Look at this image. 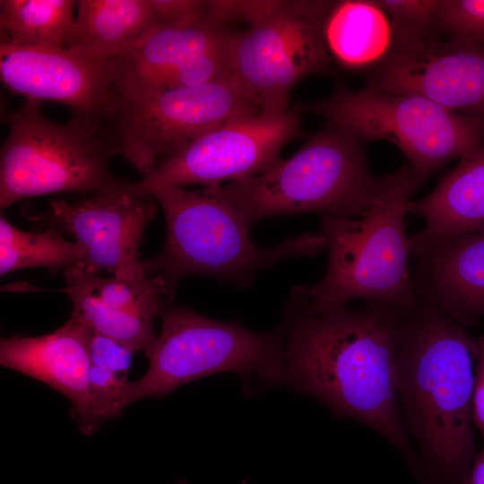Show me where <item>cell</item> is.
<instances>
[{"label": "cell", "mask_w": 484, "mask_h": 484, "mask_svg": "<svg viewBox=\"0 0 484 484\" xmlns=\"http://www.w3.org/2000/svg\"><path fill=\"white\" fill-rule=\"evenodd\" d=\"M407 308L366 302L309 310L290 300L278 385L309 395L336 415L387 440L422 479L399 404L397 355Z\"/></svg>", "instance_id": "6da1fadb"}, {"label": "cell", "mask_w": 484, "mask_h": 484, "mask_svg": "<svg viewBox=\"0 0 484 484\" xmlns=\"http://www.w3.org/2000/svg\"><path fill=\"white\" fill-rule=\"evenodd\" d=\"M417 296L402 327L399 404L423 480L465 484L476 454L473 393L479 339L433 299Z\"/></svg>", "instance_id": "7a4b0ae2"}, {"label": "cell", "mask_w": 484, "mask_h": 484, "mask_svg": "<svg viewBox=\"0 0 484 484\" xmlns=\"http://www.w3.org/2000/svg\"><path fill=\"white\" fill-rule=\"evenodd\" d=\"M407 163L384 175L381 195L362 213L344 218L321 216V233L329 251L323 280L298 286L292 299L309 310L346 306L355 299L410 308L418 301L405 216L415 191Z\"/></svg>", "instance_id": "3957f363"}, {"label": "cell", "mask_w": 484, "mask_h": 484, "mask_svg": "<svg viewBox=\"0 0 484 484\" xmlns=\"http://www.w3.org/2000/svg\"><path fill=\"white\" fill-rule=\"evenodd\" d=\"M151 194L163 210L166 238L160 253L142 264L148 276L166 284L170 300L177 285L189 275L204 274L244 287L257 272L281 260L314 256L326 248L321 232L290 237L269 248L256 246L223 185L194 191L162 186Z\"/></svg>", "instance_id": "277c9868"}, {"label": "cell", "mask_w": 484, "mask_h": 484, "mask_svg": "<svg viewBox=\"0 0 484 484\" xmlns=\"http://www.w3.org/2000/svg\"><path fill=\"white\" fill-rule=\"evenodd\" d=\"M360 143L327 125L291 157L223 189L251 228L279 215L317 212L332 218L362 213L381 195Z\"/></svg>", "instance_id": "5b68a950"}, {"label": "cell", "mask_w": 484, "mask_h": 484, "mask_svg": "<svg viewBox=\"0 0 484 484\" xmlns=\"http://www.w3.org/2000/svg\"><path fill=\"white\" fill-rule=\"evenodd\" d=\"M161 331L145 351L149 367L128 381L118 405L124 409L144 398H160L208 375L232 372L250 392L279 383L286 346L284 325L264 333L238 320L219 322L189 308L166 305Z\"/></svg>", "instance_id": "8992f818"}, {"label": "cell", "mask_w": 484, "mask_h": 484, "mask_svg": "<svg viewBox=\"0 0 484 484\" xmlns=\"http://www.w3.org/2000/svg\"><path fill=\"white\" fill-rule=\"evenodd\" d=\"M297 109L323 117L359 143H393L406 156L416 188L450 160L484 146V118L416 94L340 87Z\"/></svg>", "instance_id": "52a82bcc"}, {"label": "cell", "mask_w": 484, "mask_h": 484, "mask_svg": "<svg viewBox=\"0 0 484 484\" xmlns=\"http://www.w3.org/2000/svg\"><path fill=\"white\" fill-rule=\"evenodd\" d=\"M261 112L232 74L199 86L119 91L96 128L115 154L150 176L169 157L203 134Z\"/></svg>", "instance_id": "ba28073f"}, {"label": "cell", "mask_w": 484, "mask_h": 484, "mask_svg": "<svg viewBox=\"0 0 484 484\" xmlns=\"http://www.w3.org/2000/svg\"><path fill=\"white\" fill-rule=\"evenodd\" d=\"M39 104L25 99L8 117L0 152L1 209L50 194H96L126 180L112 172L116 154L94 125L73 116L51 121Z\"/></svg>", "instance_id": "9c48e42d"}, {"label": "cell", "mask_w": 484, "mask_h": 484, "mask_svg": "<svg viewBox=\"0 0 484 484\" xmlns=\"http://www.w3.org/2000/svg\"><path fill=\"white\" fill-rule=\"evenodd\" d=\"M333 1H242L239 18L249 27L233 33L230 72L262 112L288 109L293 87L304 77L330 73L324 36Z\"/></svg>", "instance_id": "30bf717a"}, {"label": "cell", "mask_w": 484, "mask_h": 484, "mask_svg": "<svg viewBox=\"0 0 484 484\" xmlns=\"http://www.w3.org/2000/svg\"><path fill=\"white\" fill-rule=\"evenodd\" d=\"M297 108L280 113L259 112L196 139L165 158L134 187L143 194L162 186H219L262 174L281 160L280 151L303 135Z\"/></svg>", "instance_id": "8fae6325"}, {"label": "cell", "mask_w": 484, "mask_h": 484, "mask_svg": "<svg viewBox=\"0 0 484 484\" xmlns=\"http://www.w3.org/2000/svg\"><path fill=\"white\" fill-rule=\"evenodd\" d=\"M158 203L149 194L123 184L75 202L52 201L35 221L65 231L83 252L82 269L135 280L147 274L140 259L143 231L154 219Z\"/></svg>", "instance_id": "7c38bea8"}, {"label": "cell", "mask_w": 484, "mask_h": 484, "mask_svg": "<svg viewBox=\"0 0 484 484\" xmlns=\"http://www.w3.org/2000/svg\"><path fill=\"white\" fill-rule=\"evenodd\" d=\"M366 89L422 96L455 113L484 118V45L436 33L395 43Z\"/></svg>", "instance_id": "4fadbf2b"}, {"label": "cell", "mask_w": 484, "mask_h": 484, "mask_svg": "<svg viewBox=\"0 0 484 484\" xmlns=\"http://www.w3.org/2000/svg\"><path fill=\"white\" fill-rule=\"evenodd\" d=\"M0 78L25 99L52 100L95 126L117 93L115 59L93 58L71 48L0 43Z\"/></svg>", "instance_id": "5bb4252c"}, {"label": "cell", "mask_w": 484, "mask_h": 484, "mask_svg": "<svg viewBox=\"0 0 484 484\" xmlns=\"http://www.w3.org/2000/svg\"><path fill=\"white\" fill-rule=\"evenodd\" d=\"M61 291L71 300L72 316L93 332L116 339L135 351H147L155 342L153 320L170 299L166 284L146 275L125 280L74 268L63 272Z\"/></svg>", "instance_id": "9a60e30c"}, {"label": "cell", "mask_w": 484, "mask_h": 484, "mask_svg": "<svg viewBox=\"0 0 484 484\" xmlns=\"http://www.w3.org/2000/svg\"><path fill=\"white\" fill-rule=\"evenodd\" d=\"M92 333L71 315L51 333L1 338L0 364L65 395L72 403L71 416L80 423L91 399L89 346Z\"/></svg>", "instance_id": "2e32d148"}, {"label": "cell", "mask_w": 484, "mask_h": 484, "mask_svg": "<svg viewBox=\"0 0 484 484\" xmlns=\"http://www.w3.org/2000/svg\"><path fill=\"white\" fill-rule=\"evenodd\" d=\"M415 258L416 293L466 328L478 324L484 317V230L446 240Z\"/></svg>", "instance_id": "e0dca14e"}, {"label": "cell", "mask_w": 484, "mask_h": 484, "mask_svg": "<svg viewBox=\"0 0 484 484\" xmlns=\"http://www.w3.org/2000/svg\"><path fill=\"white\" fill-rule=\"evenodd\" d=\"M407 213L424 220L410 238L412 256L451 238L484 230V146L460 162L426 196L411 200Z\"/></svg>", "instance_id": "ac0fdd59"}, {"label": "cell", "mask_w": 484, "mask_h": 484, "mask_svg": "<svg viewBox=\"0 0 484 484\" xmlns=\"http://www.w3.org/2000/svg\"><path fill=\"white\" fill-rule=\"evenodd\" d=\"M159 27L151 0H79L67 48L93 58L117 59Z\"/></svg>", "instance_id": "d6986e66"}, {"label": "cell", "mask_w": 484, "mask_h": 484, "mask_svg": "<svg viewBox=\"0 0 484 484\" xmlns=\"http://www.w3.org/2000/svg\"><path fill=\"white\" fill-rule=\"evenodd\" d=\"M232 34L209 15L187 25L159 27L115 59L117 90L140 86L193 56L220 48Z\"/></svg>", "instance_id": "ffe728a7"}, {"label": "cell", "mask_w": 484, "mask_h": 484, "mask_svg": "<svg viewBox=\"0 0 484 484\" xmlns=\"http://www.w3.org/2000/svg\"><path fill=\"white\" fill-rule=\"evenodd\" d=\"M324 36L331 56L350 69L378 66L395 46L392 22L376 0L333 1Z\"/></svg>", "instance_id": "44dd1931"}, {"label": "cell", "mask_w": 484, "mask_h": 484, "mask_svg": "<svg viewBox=\"0 0 484 484\" xmlns=\"http://www.w3.org/2000/svg\"><path fill=\"white\" fill-rule=\"evenodd\" d=\"M76 8L73 0H1L0 43L68 48Z\"/></svg>", "instance_id": "7402d4cb"}, {"label": "cell", "mask_w": 484, "mask_h": 484, "mask_svg": "<svg viewBox=\"0 0 484 484\" xmlns=\"http://www.w3.org/2000/svg\"><path fill=\"white\" fill-rule=\"evenodd\" d=\"M30 267H46L52 272L83 267V252L77 242L66 240L49 228L39 232L23 231L0 217V274Z\"/></svg>", "instance_id": "603a6c76"}, {"label": "cell", "mask_w": 484, "mask_h": 484, "mask_svg": "<svg viewBox=\"0 0 484 484\" xmlns=\"http://www.w3.org/2000/svg\"><path fill=\"white\" fill-rule=\"evenodd\" d=\"M230 39L226 45L193 56L140 86L118 91L194 87L231 74Z\"/></svg>", "instance_id": "cb8c5ba5"}, {"label": "cell", "mask_w": 484, "mask_h": 484, "mask_svg": "<svg viewBox=\"0 0 484 484\" xmlns=\"http://www.w3.org/2000/svg\"><path fill=\"white\" fill-rule=\"evenodd\" d=\"M388 15L395 43L436 33L442 0H376Z\"/></svg>", "instance_id": "d4e9b609"}, {"label": "cell", "mask_w": 484, "mask_h": 484, "mask_svg": "<svg viewBox=\"0 0 484 484\" xmlns=\"http://www.w3.org/2000/svg\"><path fill=\"white\" fill-rule=\"evenodd\" d=\"M127 382L126 376L91 366L89 409L85 418L78 423L84 435L91 436L106 420L119 416L118 405Z\"/></svg>", "instance_id": "484cf974"}, {"label": "cell", "mask_w": 484, "mask_h": 484, "mask_svg": "<svg viewBox=\"0 0 484 484\" xmlns=\"http://www.w3.org/2000/svg\"><path fill=\"white\" fill-rule=\"evenodd\" d=\"M436 26L448 37L484 45V0H442Z\"/></svg>", "instance_id": "4316f807"}, {"label": "cell", "mask_w": 484, "mask_h": 484, "mask_svg": "<svg viewBox=\"0 0 484 484\" xmlns=\"http://www.w3.org/2000/svg\"><path fill=\"white\" fill-rule=\"evenodd\" d=\"M89 351L91 366L125 376L134 352L125 343L95 332L90 341Z\"/></svg>", "instance_id": "83f0119b"}, {"label": "cell", "mask_w": 484, "mask_h": 484, "mask_svg": "<svg viewBox=\"0 0 484 484\" xmlns=\"http://www.w3.org/2000/svg\"><path fill=\"white\" fill-rule=\"evenodd\" d=\"M160 27L183 26L208 17L207 1L151 0Z\"/></svg>", "instance_id": "f1b7e54d"}, {"label": "cell", "mask_w": 484, "mask_h": 484, "mask_svg": "<svg viewBox=\"0 0 484 484\" xmlns=\"http://www.w3.org/2000/svg\"><path fill=\"white\" fill-rule=\"evenodd\" d=\"M479 347L473 393V424L484 443V334L479 339Z\"/></svg>", "instance_id": "f546056e"}, {"label": "cell", "mask_w": 484, "mask_h": 484, "mask_svg": "<svg viewBox=\"0 0 484 484\" xmlns=\"http://www.w3.org/2000/svg\"><path fill=\"white\" fill-rule=\"evenodd\" d=\"M465 484H484V443L474 456Z\"/></svg>", "instance_id": "4dcf8cb0"}, {"label": "cell", "mask_w": 484, "mask_h": 484, "mask_svg": "<svg viewBox=\"0 0 484 484\" xmlns=\"http://www.w3.org/2000/svg\"><path fill=\"white\" fill-rule=\"evenodd\" d=\"M177 484H187V483L186 481H184V480H180Z\"/></svg>", "instance_id": "1f68e13d"}, {"label": "cell", "mask_w": 484, "mask_h": 484, "mask_svg": "<svg viewBox=\"0 0 484 484\" xmlns=\"http://www.w3.org/2000/svg\"><path fill=\"white\" fill-rule=\"evenodd\" d=\"M243 484H246V481Z\"/></svg>", "instance_id": "d6a6232c"}]
</instances>
